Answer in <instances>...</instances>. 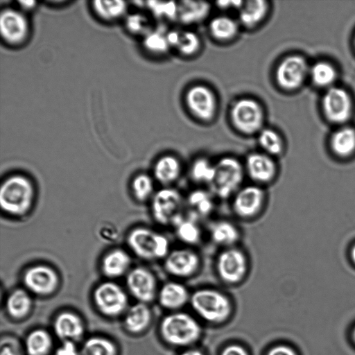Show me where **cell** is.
Segmentation results:
<instances>
[{"instance_id": "obj_1", "label": "cell", "mask_w": 355, "mask_h": 355, "mask_svg": "<svg viewBox=\"0 0 355 355\" xmlns=\"http://www.w3.org/2000/svg\"><path fill=\"white\" fill-rule=\"evenodd\" d=\"M35 188L31 180L25 175L9 176L0 188V206L3 211L21 216L27 214L34 202Z\"/></svg>"}, {"instance_id": "obj_2", "label": "cell", "mask_w": 355, "mask_h": 355, "mask_svg": "<svg viewBox=\"0 0 355 355\" xmlns=\"http://www.w3.org/2000/svg\"><path fill=\"white\" fill-rule=\"evenodd\" d=\"M245 176L243 162L232 155L223 156L214 162L210 192L220 200L231 198L243 186Z\"/></svg>"}, {"instance_id": "obj_3", "label": "cell", "mask_w": 355, "mask_h": 355, "mask_svg": "<svg viewBox=\"0 0 355 355\" xmlns=\"http://www.w3.org/2000/svg\"><path fill=\"white\" fill-rule=\"evenodd\" d=\"M126 241L137 257L147 261L164 260L171 250L166 236L148 227L139 226L131 230Z\"/></svg>"}, {"instance_id": "obj_4", "label": "cell", "mask_w": 355, "mask_h": 355, "mask_svg": "<svg viewBox=\"0 0 355 355\" xmlns=\"http://www.w3.org/2000/svg\"><path fill=\"white\" fill-rule=\"evenodd\" d=\"M189 303L193 311L203 320L220 323L226 320L232 311L229 297L212 288H202L191 294Z\"/></svg>"}, {"instance_id": "obj_5", "label": "cell", "mask_w": 355, "mask_h": 355, "mask_svg": "<svg viewBox=\"0 0 355 355\" xmlns=\"http://www.w3.org/2000/svg\"><path fill=\"white\" fill-rule=\"evenodd\" d=\"M159 329L164 340L173 346L189 345L197 341L201 335V327L197 320L182 312L165 316Z\"/></svg>"}, {"instance_id": "obj_6", "label": "cell", "mask_w": 355, "mask_h": 355, "mask_svg": "<svg viewBox=\"0 0 355 355\" xmlns=\"http://www.w3.org/2000/svg\"><path fill=\"white\" fill-rule=\"evenodd\" d=\"M250 270L249 258L238 245L222 248L214 261V270L225 284L237 285L247 277Z\"/></svg>"}, {"instance_id": "obj_7", "label": "cell", "mask_w": 355, "mask_h": 355, "mask_svg": "<svg viewBox=\"0 0 355 355\" xmlns=\"http://www.w3.org/2000/svg\"><path fill=\"white\" fill-rule=\"evenodd\" d=\"M230 114L234 128L243 135L258 134L263 128L264 109L254 98L243 97L236 100Z\"/></svg>"}, {"instance_id": "obj_8", "label": "cell", "mask_w": 355, "mask_h": 355, "mask_svg": "<svg viewBox=\"0 0 355 355\" xmlns=\"http://www.w3.org/2000/svg\"><path fill=\"white\" fill-rule=\"evenodd\" d=\"M184 199L181 193L172 187L155 191L150 200V212L154 220L162 226L173 225L182 216Z\"/></svg>"}, {"instance_id": "obj_9", "label": "cell", "mask_w": 355, "mask_h": 355, "mask_svg": "<svg viewBox=\"0 0 355 355\" xmlns=\"http://www.w3.org/2000/svg\"><path fill=\"white\" fill-rule=\"evenodd\" d=\"M267 200L263 187L253 183L242 186L231 198L233 214L243 220H251L263 211Z\"/></svg>"}, {"instance_id": "obj_10", "label": "cell", "mask_w": 355, "mask_h": 355, "mask_svg": "<svg viewBox=\"0 0 355 355\" xmlns=\"http://www.w3.org/2000/svg\"><path fill=\"white\" fill-rule=\"evenodd\" d=\"M2 41L8 46L24 45L31 35V24L26 13L18 8H5L0 14Z\"/></svg>"}, {"instance_id": "obj_11", "label": "cell", "mask_w": 355, "mask_h": 355, "mask_svg": "<svg viewBox=\"0 0 355 355\" xmlns=\"http://www.w3.org/2000/svg\"><path fill=\"white\" fill-rule=\"evenodd\" d=\"M202 266L200 255L191 247L171 249L163 260V267L169 275L188 279L196 275Z\"/></svg>"}, {"instance_id": "obj_12", "label": "cell", "mask_w": 355, "mask_h": 355, "mask_svg": "<svg viewBox=\"0 0 355 355\" xmlns=\"http://www.w3.org/2000/svg\"><path fill=\"white\" fill-rule=\"evenodd\" d=\"M96 307L104 315L116 317L128 310V298L125 291L113 282L98 285L93 293Z\"/></svg>"}, {"instance_id": "obj_13", "label": "cell", "mask_w": 355, "mask_h": 355, "mask_svg": "<svg viewBox=\"0 0 355 355\" xmlns=\"http://www.w3.org/2000/svg\"><path fill=\"white\" fill-rule=\"evenodd\" d=\"M185 103L190 112L202 122L212 121L217 112L218 100L215 92L203 84L191 86L185 94Z\"/></svg>"}, {"instance_id": "obj_14", "label": "cell", "mask_w": 355, "mask_h": 355, "mask_svg": "<svg viewBox=\"0 0 355 355\" xmlns=\"http://www.w3.org/2000/svg\"><path fill=\"white\" fill-rule=\"evenodd\" d=\"M308 63L299 55L285 57L278 64L275 71V80L278 86L284 90L299 88L309 75Z\"/></svg>"}, {"instance_id": "obj_15", "label": "cell", "mask_w": 355, "mask_h": 355, "mask_svg": "<svg viewBox=\"0 0 355 355\" xmlns=\"http://www.w3.org/2000/svg\"><path fill=\"white\" fill-rule=\"evenodd\" d=\"M243 165L245 175L252 182L263 187L272 184L278 173L275 158L262 151L249 153Z\"/></svg>"}, {"instance_id": "obj_16", "label": "cell", "mask_w": 355, "mask_h": 355, "mask_svg": "<svg viewBox=\"0 0 355 355\" xmlns=\"http://www.w3.org/2000/svg\"><path fill=\"white\" fill-rule=\"evenodd\" d=\"M59 276L51 266L38 264L28 268L23 275L27 290L40 296L53 294L59 286Z\"/></svg>"}, {"instance_id": "obj_17", "label": "cell", "mask_w": 355, "mask_h": 355, "mask_svg": "<svg viewBox=\"0 0 355 355\" xmlns=\"http://www.w3.org/2000/svg\"><path fill=\"white\" fill-rule=\"evenodd\" d=\"M126 285L130 293L139 302L148 303L157 296V281L149 269L138 266L130 270L126 276Z\"/></svg>"}, {"instance_id": "obj_18", "label": "cell", "mask_w": 355, "mask_h": 355, "mask_svg": "<svg viewBox=\"0 0 355 355\" xmlns=\"http://www.w3.org/2000/svg\"><path fill=\"white\" fill-rule=\"evenodd\" d=\"M322 109L330 121L342 123L347 121L352 114V101L345 89L331 87L323 96Z\"/></svg>"}, {"instance_id": "obj_19", "label": "cell", "mask_w": 355, "mask_h": 355, "mask_svg": "<svg viewBox=\"0 0 355 355\" xmlns=\"http://www.w3.org/2000/svg\"><path fill=\"white\" fill-rule=\"evenodd\" d=\"M182 168L178 157L173 154H164L155 162L153 178L163 187H171L180 178Z\"/></svg>"}, {"instance_id": "obj_20", "label": "cell", "mask_w": 355, "mask_h": 355, "mask_svg": "<svg viewBox=\"0 0 355 355\" xmlns=\"http://www.w3.org/2000/svg\"><path fill=\"white\" fill-rule=\"evenodd\" d=\"M53 331L63 341L75 342L82 338L85 331L84 322L76 313L65 311L60 313L53 321Z\"/></svg>"}, {"instance_id": "obj_21", "label": "cell", "mask_w": 355, "mask_h": 355, "mask_svg": "<svg viewBox=\"0 0 355 355\" xmlns=\"http://www.w3.org/2000/svg\"><path fill=\"white\" fill-rule=\"evenodd\" d=\"M211 241L222 248L236 246L241 238L238 225L227 219H219L213 222L209 227Z\"/></svg>"}, {"instance_id": "obj_22", "label": "cell", "mask_w": 355, "mask_h": 355, "mask_svg": "<svg viewBox=\"0 0 355 355\" xmlns=\"http://www.w3.org/2000/svg\"><path fill=\"white\" fill-rule=\"evenodd\" d=\"M269 10L270 5L266 1H244L238 10V21L245 28H254L263 21Z\"/></svg>"}, {"instance_id": "obj_23", "label": "cell", "mask_w": 355, "mask_h": 355, "mask_svg": "<svg viewBox=\"0 0 355 355\" xmlns=\"http://www.w3.org/2000/svg\"><path fill=\"white\" fill-rule=\"evenodd\" d=\"M131 257L121 248H115L107 252L102 259V273L110 279L119 278L130 271Z\"/></svg>"}, {"instance_id": "obj_24", "label": "cell", "mask_w": 355, "mask_h": 355, "mask_svg": "<svg viewBox=\"0 0 355 355\" xmlns=\"http://www.w3.org/2000/svg\"><path fill=\"white\" fill-rule=\"evenodd\" d=\"M190 297L187 288L178 281L166 282L157 293L159 304L168 309H177L183 306L189 302Z\"/></svg>"}, {"instance_id": "obj_25", "label": "cell", "mask_w": 355, "mask_h": 355, "mask_svg": "<svg viewBox=\"0 0 355 355\" xmlns=\"http://www.w3.org/2000/svg\"><path fill=\"white\" fill-rule=\"evenodd\" d=\"M128 3L123 1L96 0L92 1L94 15L102 21L112 23L125 19L128 12Z\"/></svg>"}, {"instance_id": "obj_26", "label": "cell", "mask_w": 355, "mask_h": 355, "mask_svg": "<svg viewBox=\"0 0 355 355\" xmlns=\"http://www.w3.org/2000/svg\"><path fill=\"white\" fill-rule=\"evenodd\" d=\"M211 6L205 1H182L178 2L176 20L183 24L200 23L209 15Z\"/></svg>"}, {"instance_id": "obj_27", "label": "cell", "mask_w": 355, "mask_h": 355, "mask_svg": "<svg viewBox=\"0 0 355 355\" xmlns=\"http://www.w3.org/2000/svg\"><path fill=\"white\" fill-rule=\"evenodd\" d=\"M151 318V311L147 304L138 302L126 311L123 324L128 332L139 334L148 327Z\"/></svg>"}, {"instance_id": "obj_28", "label": "cell", "mask_w": 355, "mask_h": 355, "mask_svg": "<svg viewBox=\"0 0 355 355\" xmlns=\"http://www.w3.org/2000/svg\"><path fill=\"white\" fill-rule=\"evenodd\" d=\"M239 26L238 20L227 15H218L209 22V31L215 40L225 42L236 37Z\"/></svg>"}, {"instance_id": "obj_29", "label": "cell", "mask_w": 355, "mask_h": 355, "mask_svg": "<svg viewBox=\"0 0 355 355\" xmlns=\"http://www.w3.org/2000/svg\"><path fill=\"white\" fill-rule=\"evenodd\" d=\"M214 196L210 191L196 189L191 191L186 198L189 209L198 217H207L214 210Z\"/></svg>"}, {"instance_id": "obj_30", "label": "cell", "mask_w": 355, "mask_h": 355, "mask_svg": "<svg viewBox=\"0 0 355 355\" xmlns=\"http://www.w3.org/2000/svg\"><path fill=\"white\" fill-rule=\"evenodd\" d=\"M32 307V300L26 291L17 288L7 297L6 309L8 314L15 319L25 318Z\"/></svg>"}, {"instance_id": "obj_31", "label": "cell", "mask_w": 355, "mask_h": 355, "mask_svg": "<svg viewBox=\"0 0 355 355\" xmlns=\"http://www.w3.org/2000/svg\"><path fill=\"white\" fill-rule=\"evenodd\" d=\"M173 227L178 239L189 247L196 245L201 241L202 230L194 218L181 216Z\"/></svg>"}, {"instance_id": "obj_32", "label": "cell", "mask_w": 355, "mask_h": 355, "mask_svg": "<svg viewBox=\"0 0 355 355\" xmlns=\"http://www.w3.org/2000/svg\"><path fill=\"white\" fill-rule=\"evenodd\" d=\"M52 347V337L43 329L33 330L25 340V349L28 355H48Z\"/></svg>"}, {"instance_id": "obj_33", "label": "cell", "mask_w": 355, "mask_h": 355, "mask_svg": "<svg viewBox=\"0 0 355 355\" xmlns=\"http://www.w3.org/2000/svg\"><path fill=\"white\" fill-rule=\"evenodd\" d=\"M334 153L340 156H347L355 150V129L345 126L337 130L331 139Z\"/></svg>"}, {"instance_id": "obj_34", "label": "cell", "mask_w": 355, "mask_h": 355, "mask_svg": "<svg viewBox=\"0 0 355 355\" xmlns=\"http://www.w3.org/2000/svg\"><path fill=\"white\" fill-rule=\"evenodd\" d=\"M258 143L261 151L275 157L284 150V143L280 134L270 128H263L258 134Z\"/></svg>"}, {"instance_id": "obj_35", "label": "cell", "mask_w": 355, "mask_h": 355, "mask_svg": "<svg viewBox=\"0 0 355 355\" xmlns=\"http://www.w3.org/2000/svg\"><path fill=\"white\" fill-rule=\"evenodd\" d=\"M80 351V355H118L114 342L105 337L97 336L87 338Z\"/></svg>"}, {"instance_id": "obj_36", "label": "cell", "mask_w": 355, "mask_h": 355, "mask_svg": "<svg viewBox=\"0 0 355 355\" xmlns=\"http://www.w3.org/2000/svg\"><path fill=\"white\" fill-rule=\"evenodd\" d=\"M214 172V163L205 157L196 158L189 167V177L196 184H210Z\"/></svg>"}, {"instance_id": "obj_37", "label": "cell", "mask_w": 355, "mask_h": 355, "mask_svg": "<svg viewBox=\"0 0 355 355\" xmlns=\"http://www.w3.org/2000/svg\"><path fill=\"white\" fill-rule=\"evenodd\" d=\"M142 45L144 50L153 55L161 56L171 49L166 38V32L151 30L143 37Z\"/></svg>"}, {"instance_id": "obj_38", "label": "cell", "mask_w": 355, "mask_h": 355, "mask_svg": "<svg viewBox=\"0 0 355 355\" xmlns=\"http://www.w3.org/2000/svg\"><path fill=\"white\" fill-rule=\"evenodd\" d=\"M154 179L147 173L137 175L131 182V189L135 198L144 202L150 200L155 193Z\"/></svg>"}, {"instance_id": "obj_39", "label": "cell", "mask_w": 355, "mask_h": 355, "mask_svg": "<svg viewBox=\"0 0 355 355\" xmlns=\"http://www.w3.org/2000/svg\"><path fill=\"white\" fill-rule=\"evenodd\" d=\"M309 76L315 85L322 87H331L336 78L337 73L330 63L318 62L310 68Z\"/></svg>"}, {"instance_id": "obj_40", "label": "cell", "mask_w": 355, "mask_h": 355, "mask_svg": "<svg viewBox=\"0 0 355 355\" xmlns=\"http://www.w3.org/2000/svg\"><path fill=\"white\" fill-rule=\"evenodd\" d=\"M201 40L198 34L191 31H180L175 49L184 56H193L200 50Z\"/></svg>"}, {"instance_id": "obj_41", "label": "cell", "mask_w": 355, "mask_h": 355, "mask_svg": "<svg viewBox=\"0 0 355 355\" xmlns=\"http://www.w3.org/2000/svg\"><path fill=\"white\" fill-rule=\"evenodd\" d=\"M124 25L127 31L134 35L144 37L152 30L148 18L140 12L127 15L124 19Z\"/></svg>"}, {"instance_id": "obj_42", "label": "cell", "mask_w": 355, "mask_h": 355, "mask_svg": "<svg viewBox=\"0 0 355 355\" xmlns=\"http://www.w3.org/2000/svg\"><path fill=\"white\" fill-rule=\"evenodd\" d=\"M146 6L157 18L168 20L177 19L178 2L150 1L146 2Z\"/></svg>"}, {"instance_id": "obj_43", "label": "cell", "mask_w": 355, "mask_h": 355, "mask_svg": "<svg viewBox=\"0 0 355 355\" xmlns=\"http://www.w3.org/2000/svg\"><path fill=\"white\" fill-rule=\"evenodd\" d=\"M54 355H80L75 342L63 341L55 350Z\"/></svg>"}, {"instance_id": "obj_44", "label": "cell", "mask_w": 355, "mask_h": 355, "mask_svg": "<svg viewBox=\"0 0 355 355\" xmlns=\"http://www.w3.org/2000/svg\"><path fill=\"white\" fill-rule=\"evenodd\" d=\"M266 355H297L291 347L285 345H278L271 347Z\"/></svg>"}, {"instance_id": "obj_45", "label": "cell", "mask_w": 355, "mask_h": 355, "mask_svg": "<svg viewBox=\"0 0 355 355\" xmlns=\"http://www.w3.org/2000/svg\"><path fill=\"white\" fill-rule=\"evenodd\" d=\"M220 355H249L247 350L237 344L226 346L221 352Z\"/></svg>"}, {"instance_id": "obj_46", "label": "cell", "mask_w": 355, "mask_h": 355, "mask_svg": "<svg viewBox=\"0 0 355 355\" xmlns=\"http://www.w3.org/2000/svg\"><path fill=\"white\" fill-rule=\"evenodd\" d=\"M242 2H243V1H218V2H217V5L220 8H223V9L234 8L238 10L242 4Z\"/></svg>"}, {"instance_id": "obj_47", "label": "cell", "mask_w": 355, "mask_h": 355, "mask_svg": "<svg viewBox=\"0 0 355 355\" xmlns=\"http://www.w3.org/2000/svg\"><path fill=\"white\" fill-rule=\"evenodd\" d=\"M36 3L35 1H17L18 9L26 13L33 10L36 6Z\"/></svg>"}, {"instance_id": "obj_48", "label": "cell", "mask_w": 355, "mask_h": 355, "mask_svg": "<svg viewBox=\"0 0 355 355\" xmlns=\"http://www.w3.org/2000/svg\"><path fill=\"white\" fill-rule=\"evenodd\" d=\"M1 355H19L15 348L9 344L1 345Z\"/></svg>"}, {"instance_id": "obj_49", "label": "cell", "mask_w": 355, "mask_h": 355, "mask_svg": "<svg viewBox=\"0 0 355 355\" xmlns=\"http://www.w3.org/2000/svg\"><path fill=\"white\" fill-rule=\"evenodd\" d=\"M180 355H204L202 352L198 349H188L182 352Z\"/></svg>"}, {"instance_id": "obj_50", "label": "cell", "mask_w": 355, "mask_h": 355, "mask_svg": "<svg viewBox=\"0 0 355 355\" xmlns=\"http://www.w3.org/2000/svg\"><path fill=\"white\" fill-rule=\"evenodd\" d=\"M352 257L354 261L355 262V245L353 247V248L352 250Z\"/></svg>"}, {"instance_id": "obj_51", "label": "cell", "mask_w": 355, "mask_h": 355, "mask_svg": "<svg viewBox=\"0 0 355 355\" xmlns=\"http://www.w3.org/2000/svg\"><path fill=\"white\" fill-rule=\"evenodd\" d=\"M353 338H354V340L355 341V328L353 330Z\"/></svg>"}]
</instances>
